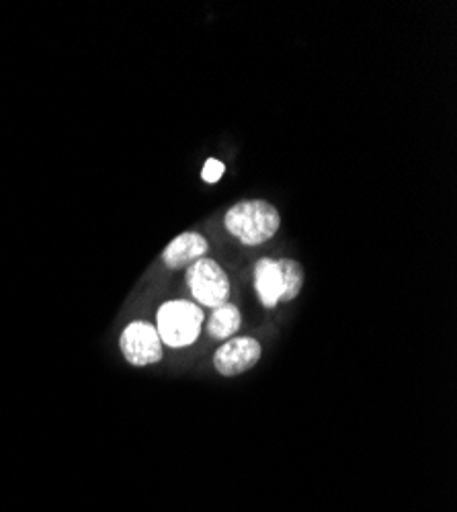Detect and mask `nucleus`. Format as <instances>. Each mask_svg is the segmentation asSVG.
I'll use <instances>...</instances> for the list:
<instances>
[{
  "label": "nucleus",
  "instance_id": "f257e3e1",
  "mask_svg": "<svg viewBox=\"0 0 457 512\" xmlns=\"http://www.w3.org/2000/svg\"><path fill=\"white\" fill-rule=\"evenodd\" d=\"M226 230L246 246H259L271 240L279 226L281 216L275 205L263 199H248L232 205L226 213Z\"/></svg>",
  "mask_w": 457,
  "mask_h": 512
},
{
  "label": "nucleus",
  "instance_id": "f03ea898",
  "mask_svg": "<svg viewBox=\"0 0 457 512\" xmlns=\"http://www.w3.org/2000/svg\"><path fill=\"white\" fill-rule=\"evenodd\" d=\"M203 324V312L197 304L175 300L166 302L158 308L156 314V332L162 345L171 349L191 347L199 338Z\"/></svg>",
  "mask_w": 457,
  "mask_h": 512
},
{
  "label": "nucleus",
  "instance_id": "7ed1b4c3",
  "mask_svg": "<svg viewBox=\"0 0 457 512\" xmlns=\"http://www.w3.org/2000/svg\"><path fill=\"white\" fill-rule=\"evenodd\" d=\"M187 285L201 306L220 308L230 300V279L212 259H199L187 267Z\"/></svg>",
  "mask_w": 457,
  "mask_h": 512
},
{
  "label": "nucleus",
  "instance_id": "20e7f679",
  "mask_svg": "<svg viewBox=\"0 0 457 512\" xmlns=\"http://www.w3.org/2000/svg\"><path fill=\"white\" fill-rule=\"evenodd\" d=\"M119 347L126 361L134 367H148L162 359V340L156 326L148 322H132L121 332Z\"/></svg>",
  "mask_w": 457,
  "mask_h": 512
},
{
  "label": "nucleus",
  "instance_id": "39448f33",
  "mask_svg": "<svg viewBox=\"0 0 457 512\" xmlns=\"http://www.w3.org/2000/svg\"><path fill=\"white\" fill-rule=\"evenodd\" d=\"M261 343L253 336L230 338L214 355V367L224 377L251 371L261 359Z\"/></svg>",
  "mask_w": 457,
  "mask_h": 512
},
{
  "label": "nucleus",
  "instance_id": "423d86ee",
  "mask_svg": "<svg viewBox=\"0 0 457 512\" xmlns=\"http://www.w3.org/2000/svg\"><path fill=\"white\" fill-rule=\"evenodd\" d=\"M205 252H207V240L201 234L183 232L162 250V261L169 269L179 271L203 259Z\"/></svg>",
  "mask_w": 457,
  "mask_h": 512
},
{
  "label": "nucleus",
  "instance_id": "0eeeda50",
  "mask_svg": "<svg viewBox=\"0 0 457 512\" xmlns=\"http://www.w3.org/2000/svg\"><path fill=\"white\" fill-rule=\"evenodd\" d=\"M255 289L263 308H275L279 304L283 279L277 261L273 259H261L255 265Z\"/></svg>",
  "mask_w": 457,
  "mask_h": 512
},
{
  "label": "nucleus",
  "instance_id": "6e6552de",
  "mask_svg": "<svg viewBox=\"0 0 457 512\" xmlns=\"http://www.w3.org/2000/svg\"><path fill=\"white\" fill-rule=\"evenodd\" d=\"M240 324H242L240 310L228 302L214 310L210 322H207V334H210V338L214 340H226L238 332Z\"/></svg>",
  "mask_w": 457,
  "mask_h": 512
},
{
  "label": "nucleus",
  "instance_id": "1a4fd4ad",
  "mask_svg": "<svg viewBox=\"0 0 457 512\" xmlns=\"http://www.w3.org/2000/svg\"><path fill=\"white\" fill-rule=\"evenodd\" d=\"M279 271H281V279H283V289H281V297L279 304H287L296 300V297L302 293L304 287V267L294 261V259H281L277 261Z\"/></svg>",
  "mask_w": 457,
  "mask_h": 512
},
{
  "label": "nucleus",
  "instance_id": "9d476101",
  "mask_svg": "<svg viewBox=\"0 0 457 512\" xmlns=\"http://www.w3.org/2000/svg\"><path fill=\"white\" fill-rule=\"evenodd\" d=\"M224 170H226L224 162H220L216 158H210V160L205 162V166L201 170V179L205 183H218L222 179V175H224Z\"/></svg>",
  "mask_w": 457,
  "mask_h": 512
}]
</instances>
